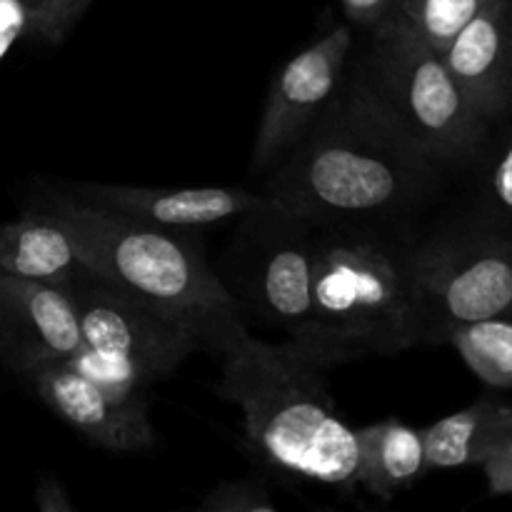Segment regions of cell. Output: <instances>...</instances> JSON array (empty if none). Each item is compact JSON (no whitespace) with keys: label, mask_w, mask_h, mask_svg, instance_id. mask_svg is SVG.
I'll return each instance as SVG.
<instances>
[{"label":"cell","mask_w":512,"mask_h":512,"mask_svg":"<svg viewBox=\"0 0 512 512\" xmlns=\"http://www.w3.org/2000/svg\"><path fill=\"white\" fill-rule=\"evenodd\" d=\"M488 0H400L395 20L443 53Z\"/></svg>","instance_id":"18"},{"label":"cell","mask_w":512,"mask_h":512,"mask_svg":"<svg viewBox=\"0 0 512 512\" xmlns=\"http://www.w3.org/2000/svg\"><path fill=\"white\" fill-rule=\"evenodd\" d=\"M275 508L278 505L268 490L255 480H230L218 485L200 503V510L205 512H270Z\"/></svg>","instance_id":"20"},{"label":"cell","mask_w":512,"mask_h":512,"mask_svg":"<svg viewBox=\"0 0 512 512\" xmlns=\"http://www.w3.org/2000/svg\"><path fill=\"white\" fill-rule=\"evenodd\" d=\"M45 213L78 240L90 278H100L188 325L200 348L220 350L245 333L238 303L203 255L175 230L55 195Z\"/></svg>","instance_id":"4"},{"label":"cell","mask_w":512,"mask_h":512,"mask_svg":"<svg viewBox=\"0 0 512 512\" xmlns=\"http://www.w3.org/2000/svg\"><path fill=\"white\" fill-rule=\"evenodd\" d=\"M425 340L460 325L512 315V250L500 243H443L413 253Z\"/></svg>","instance_id":"7"},{"label":"cell","mask_w":512,"mask_h":512,"mask_svg":"<svg viewBox=\"0 0 512 512\" xmlns=\"http://www.w3.org/2000/svg\"><path fill=\"white\" fill-rule=\"evenodd\" d=\"M88 5L90 0H28V33L45 43H60Z\"/></svg>","instance_id":"19"},{"label":"cell","mask_w":512,"mask_h":512,"mask_svg":"<svg viewBox=\"0 0 512 512\" xmlns=\"http://www.w3.org/2000/svg\"><path fill=\"white\" fill-rule=\"evenodd\" d=\"M28 33V0H0V60Z\"/></svg>","instance_id":"23"},{"label":"cell","mask_w":512,"mask_h":512,"mask_svg":"<svg viewBox=\"0 0 512 512\" xmlns=\"http://www.w3.org/2000/svg\"><path fill=\"white\" fill-rule=\"evenodd\" d=\"M295 225L298 218H290L288 233L275 230L273 238L265 240L258 250V265L250 273L255 303L290 333L308 318L315 268V240Z\"/></svg>","instance_id":"13"},{"label":"cell","mask_w":512,"mask_h":512,"mask_svg":"<svg viewBox=\"0 0 512 512\" xmlns=\"http://www.w3.org/2000/svg\"><path fill=\"white\" fill-rule=\"evenodd\" d=\"M400 0H343L345 15L373 33L388 28L398 15Z\"/></svg>","instance_id":"22"},{"label":"cell","mask_w":512,"mask_h":512,"mask_svg":"<svg viewBox=\"0 0 512 512\" xmlns=\"http://www.w3.org/2000/svg\"><path fill=\"white\" fill-rule=\"evenodd\" d=\"M350 48L353 33L340 25L280 68L270 85L255 138V168H270L278 163L318 123L338 93Z\"/></svg>","instance_id":"8"},{"label":"cell","mask_w":512,"mask_h":512,"mask_svg":"<svg viewBox=\"0 0 512 512\" xmlns=\"http://www.w3.org/2000/svg\"><path fill=\"white\" fill-rule=\"evenodd\" d=\"M358 468L355 485L380 500H393L428 473L423 430L400 420L365 425L355 430Z\"/></svg>","instance_id":"15"},{"label":"cell","mask_w":512,"mask_h":512,"mask_svg":"<svg viewBox=\"0 0 512 512\" xmlns=\"http://www.w3.org/2000/svg\"><path fill=\"white\" fill-rule=\"evenodd\" d=\"M83 348L78 305L68 285L0 273V363L13 373L68 363Z\"/></svg>","instance_id":"9"},{"label":"cell","mask_w":512,"mask_h":512,"mask_svg":"<svg viewBox=\"0 0 512 512\" xmlns=\"http://www.w3.org/2000/svg\"><path fill=\"white\" fill-rule=\"evenodd\" d=\"M490 198L500 210L512 218V135L500 143L488 175Z\"/></svg>","instance_id":"21"},{"label":"cell","mask_w":512,"mask_h":512,"mask_svg":"<svg viewBox=\"0 0 512 512\" xmlns=\"http://www.w3.org/2000/svg\"><path fill=\"white\" fill-rule=\"evenodd\" d=\"M73 198L168 230L203 228L238 215L273 210L265 195L243 188H130L90 183L78 185Z\"/></svg>","instance_id":"11"},{"label":"cell","mask_w":512,"mask_h":512,"mask_svg":"<svg viewBox=\"0 0 512 512\" xmlns=\"http://www.w3.org/2000/svg\"><path fill=\"white\" fill-rule=\"evenodd\" d=\"M450 73L468 103L493 123L512 98V5L488 0L443 50Z\"/></svg>","instance_id":"12"},{"label":"cell","mask_w":512,"mask_h":512,"mask_svg":"<svg viewBox=\"0 0 512 512\" xmlns=\"http://www.w3.org/2000/svg\"><path fill=\"white\" fill-rule=\"evenodd\" d=\"M490 493L512 495V435L503 440L483 463Z\"/></svg>","instance_id":"24"},{"label":"cell","mask_w":512,"mask_h":512,"mask_svg":"<svg viewBox=\"0 0 512 512\" xmlns=\"http://www.w3.org/2000/svg\"><path fill=\"white\" fill-rule=\"evenodd\" d=\"M508 435H512V408L508 405L488 400L448 415L423 430L428 470L483 465Z\"/></svg>","instance_id":"16"},{"label":"cell","mask_w":512,"mask_h":512,"mask_svg":"<svg viewBox=\"0 0 512 512\" xmlns=\"http://www.w3.org/2000/svg\"><path fill=\"white\" fill-rule=\"evenodd\" d=\"M38 398L90 443L113 453H143L155 445L143 395H118L93 383L68 363L30 370Z\"/></svg>","instance_id":"10"},{"label":"cell","mask_w":512,"mask_h":512,"mask_svg":"<svg viewBox=\"0 0 512 512\" xmlns=\"http://www.w3.org/2000/svg\"><path fill=\"white\" fill-rule=\"evenodd\" d=\"M35 503L43 512H70L73 510V500L63 490V485L55 478H48L40 483L38 493H35Z\"/></svg>","instance_id":"25"},{"label":"cell","mask_w":512,"mask_h":512,"mask_svg":"<svg viewBox=\"0 0 512 512\" xmlns=\"http://www.w3.org/2000/svg\"><path fill=\"white\" fill-rule=\"evenodd\" d=\"M70 283L83 348L68 360L78 373L118 395H143L180 368L200 340L188 325L100 278Z\"/></svg>","instance_id":"5"},{"label":"cell","mask_w":512,"mask_h":512,"mask_svg":"<svg viewBox=\"0 0 512 512\" xmlns=\"http://www.w3.org/2000/svg\"><path fill=\"white\" fill-rule=\"evenodd\" d=\"M220 398L243 410L245 435L275 468L333 488H355V430L338 415L323 370L290 343L245 330L220 350Z\"/></svg>","instance_id":"2"},{"label":"cell","mask_w":512,"mask_h":512,"mask_svg":"<svg viewBox=\"0 0 512 512\" xmlns=\"http://www.w3.org/2000/svg\"><path fill=\"white\" fill-rule=\"evenodd\" d=\"M425 340L413 253L370 235L315 240L308 318L288 343L320 368L395 355Z\"/></svg>","instance_id":"3"},{"label":"cell","mask_w":512,"mask_h":512,"mask_svg":"<svg viewBox=\"0 0 512 512\" xmlns=\"http://www.w3.org/2000/svg\"><path fill=\"white\" fill-rule=\"evenodd\" d=\"M275 165L263 195L275 213L305 223L393 213L413 203L435 173L433 160L368 88L320 115Z\"/></svg>","instance_id":"1"},{"label":"cell","mask_w":512,"mask_h":512,"mask_svg":"<svg viewBox=\"0 0 512 512\" xmlns=\"http://www.w3.org/2000/svg\"><path fill=\"white\" fill-rule=\"evenodd\" d=\"M0 273L53 285L90 278L78 240L43 208L0 225Z\"/></svg>","instance_id":"14"},{"label":"cell","mask_w":512,"mask_h":512,"mask_svg":"<svg viewBox=\"0 0 512 512\" xmlns=\"http://www.w3.org/2000/svg\"><path fill=\"white\" fill-rule=\"evenodd\" d=\"M375 93L400 128L438 163L470 158L488 133L443 53L393 20L375 33Z\"/></svg>","instance_id":"6"},{"label":"cell","mask_w":512,"mask_h":512,"mask_svg":"<svg viewBox=\"0 0 512 512\" xmlns=\"http://www.w3.org/2000/svg\"><path fill=\"white\" fill-rule=\"evenodd\" d=\"M460 358L495 388H512V318H488L450 333Z\"/></svg>","instance_id":"17"}]
</instances>
